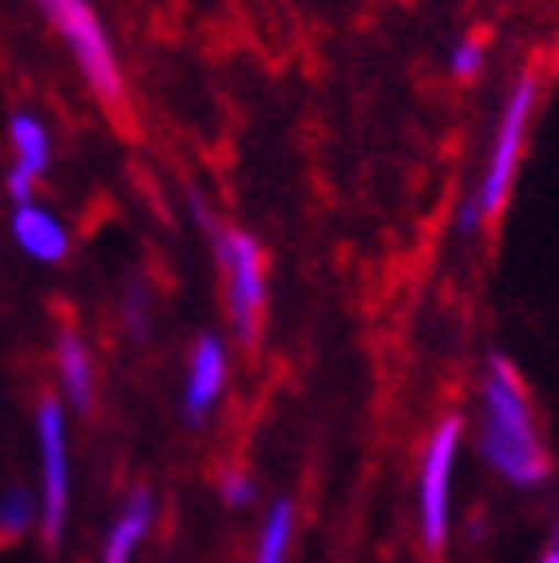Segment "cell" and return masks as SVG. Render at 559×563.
Listing matches in <instances>:
<instances>
[{"mask_svg":"<svg viewBox=\"0 0 559 563\" xmlns=\"http://www.w3.org/2000/svg\"><path fill=\"white\" fill-rule=\"evenodd\" d=\"M478 457L493 477L513 489H540L551 477L548 439L536 419L525 376L501 352H493L478 379Z\"/></svg>","mask_w":559,"mask_h":563,"instance_id":"obj_1","label":"cell"},{"mask_svg":"<svg viewBox=\"0 0 559 563\" xmlns=\"http://www.w3.org/2000/svg\"><path fill=\"white\" fill-rule=\"evenodd\" d=\"M196 220H200L204 235L211 243V258H216L219 286H223V309H228V329L235 344L254 349L263 336L266 321V298H271V282H266V251L251 231L223 223L216 211L208 208L200 192H188Z\"/></svg>","mask_w":559,"mask_h":563,"instance_id":"obj_2","label":"cell"},{"mask_svg":"<svg viewBox=\"0 0 559 563\" xmlns=\"http://www.w3.org/2000/svg\"><path fill=\"white\" fill-rule=\"evenodd\" d=\"M47 24L59 32V40L75 55V67L87 79L90 95L110 110L114 118H130V90H125L122 63H118L114 40L106 32L102 16L90 0H35Z\"/></svg>","mask_w":559,"mask_h":563,"instance_id":"obj_3","label":"cell"},{"mask_svg":"<svg viewBox=\"0 0 559 563\" xmlns=\"http://www.w3.org/2000/svg\"><path fill=\"white\" fill-rule=\"evenodd\" d=\"M536 106H540V70L528 67L516 75L505 102H501L497 130H493L490 141V157H485V168H481L478 188L470 192V200L478 203L485 223L497 220L501 211L508 208V200H513V185H516V173H520V161H525V141H528V125L536 118Z\"/></svg>","mask_w":559,"mask_h":563,"instance_id":"obj_4","label":"cell"},{"mask_svg":"<svg viewBox=\"0 0 559 563\" xmlns=\"http://www.w3.org/2000/svg\"><path fill=\"white\" fill-rule=\"evenodd\" d=\"M462 450H465V419L462 415H442L430 427L427 446L419 454V474H415V525H419L423 548H430V552H442L446 540H450Z\"/></svg>","mask_w":559,"mask_h":563,"instance_id":"obj_5","label":"cell"},{"mask_svg":"<svg viewBox=\"0 0 559 563\" xmlns=\"http://www.w3.org/2000/svg\"><path fill=\"white\" fill-rule=\"evenodd\" d=\"M35 457H40V532L59 540L70 517V439L67 407L44 399L35 407Z\"/></svg>","mask_w":559,"mask_h":563,"instance_id":"obj_6","label":"cell"},{"mask_svg":"<svg viewBox=\"0 0 559 563\" xmlns=\"http://www.w3.org/2000/svg\"><path fill=\"white\" fill-rule=\"evenodd\" d=\"M231 387V344L219 333H204L193 341L188 361H184L180 384V411L188 427H204L211 415L223 407Z\"/></svg>","mask_w":559,"mask_h":563,"instance_id":"obj_7","label":"cell"},{"mask_svg":"<svg viewBox=\"0 0 559 563\" xmlns=\"http://www.w3.org/2000/svg\"><path fill=\"white\" fill-rule=\"evenodd\" d=\"M55 379H59V404L70 411H90L98 396V372L90 344L79 329L63 325L55 336Z\"/></svg>","mask_w":559,"mask_h":563,"instance_id":"obj_8","label":"cell"},{"mask_svg":"<svg viewBox=\"0 0 559 563\" xmlns=\"http://www.w3.org/2000/svg\"><path fill=\"white\" fill-rule=\"evenodd\" d=\"M153 525H157V497L149 489H133L118 509V517L110 520V528H106L98 563H138Z\"/></svg>","mask_w":559,"mask_h":563,"instance_id":"obj_9","label":"cell"},{"mask_svg":"<svg viewBox=\"0 0 559 563\" xmlns=\"http://www.w3.org/2000/svg\"><path fill=\"white\" fill-rule=\"evenodd\" d=\"M12 239L35 263H63L70 255V231L63 228V220L44 203H17L12 208Z\"/></svg>","mask_w":559,"mask_h":563,"instance_id":"obj_10","label":"cell"},{"mask_svg":"<svg viewBox=\"0 0 559 563\" xmlns=\"http://www.w3.org/2000/svg\"><path fill=\"white\" fill-rule=\"evenodd\" d=\"M294 540H297V505L289 497H274L266 505L259 532L251 544V563H289L294 560Z\"/></svg>","mask_w":559,"mask_h":563,"instance_id":"obj_11","label":"cell"},{"mask_svg":"<svg viewBox=\"0 0 559 563\" xmlns=\"http://www.w3.org/2000/svg\"><path fill=\"white\" fill-rule=\"evenodd\" d=\"M9 141H12V150H17V161L12 165L24 168L28 176H40L47 173V165H52V133H47V125L40 122L35 114H12L9 122Z\"/></svg>","mask_w":559,"mask_h":563,"instance_id":"obj_12","label":"cell"},{"mask_svg":"<svg viewBox=\"0 0 559 563\" xmlns=\"http://www.w3.org/2000/svg\"><path fill=\"white\" fill-rule=\"evenodd\" d=\"M35 525H40V501H35L24 485H9V489L0 493V537L20 540Z\"/></svg>","mask_w":559,"mask_h":563,"instance_id":"obj_13","label":"cell"},{"mask_svg":"<svg viewBox=\"0 0 559 563\" xmlns=\"http://www.w3.org/2000/svg\"><path fill=\"white\" fill-rule=\"evenodd\" d=\"M216 497L223 501V509L246 512L259 505V477L246 466H223L216 477Z\"/></svg>","mask_w":559,"mask_h":563,"instance_id":"obj_14","label":"cell"},{"mask_svg":"<svg viewBox=\"0 0 559 563\" xmlns=\"http://www.w3.org/2000/svg\"><path fill=\"white\" fill-rule=\"evenodd\" d=\"M446 67H450V75H454L458 82L478 79L481 67H485V40H481V35H465V40H458V44L450 47Z\"/></svg>","mask_w":559,"mask_h":563,"instance_id":"obj_15","label":"cell"},{"mask_svg":"<svg viewBox=\"0 0 559 563\" xmlns=\"http://www.w3.org/2000/svg\"><path fill=\"white\" fill-rule=\"evenodd\" d=\"M122 321H125V329H130L133 336H145L149 333V298H145V290H141L138 282H130V286H125Z\"/></svg>","mask_w":559,"mask_h":563,"instance_id":"obj_16","label":"cell"},{"mask_svg":"<svg viewBox=\"0 0 559 563\" xmlns=\"http://www.w3.org/2000/svg\"><path fill=\"white\" fill-rule=\"evenodd\" d=\"M548 548L559 555V517H556V528H551V544H548Z\"/></svg>","mask_w":559,"mask_h":563,"instance_id":"obj_17","label":"cell"},{"mask_svg":"<svg viewBox=\"0 0 559 563\" xmlns=\"http://www.w3.org/2000/svg\"><path fill=\"white\" fill-rule=\"evenodd\" d=\"M536 563H559V555H556V552H551V548H548V552H544V555H540V560H536Z\"/></svg>","mask_w":559,"mask_h":563,"instance_id":"obj_18","label":"cell"}]
</instances>
